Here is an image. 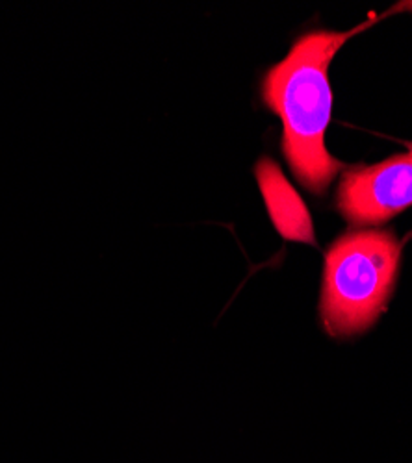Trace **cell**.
<instances>
[{
	"instance_id": "obj_3",
	"label": "cell",
	"mask_w": 412,
	"mask_h": 463,
	"mask_svg": "<svg viewBox=\"0 0 412 463\" xmlns=\"http://www.w3.org/2000/svg\"><path fill=\"white\" fill-rule=\"evenodd\" d=\"M412 206V145L408 152L344 173L336 208L351 226H379Z\"/></svg>"
},
{
	"instance_id": "obj_2",
	"label": "cell",
	"mask_w": 412,
	"mask_h": 463,
	"mask_svg": "<svg viewBox=\"0 0 412 463\" xmlns=\"http://www.w3.org/2000/svg\"><path fill=\"white\" fill-rule=\"evenodd\" d=\"M401 245L394 232L350 230L325 254L320 321L334 339H350L376 326L396 291Z\"/></svg>"
},
{
	"instance_id": "obj_4",
	"label": "cell",
	"mask_w": 412,
	"mask_h": 463,
	"mask_svg": "<svg viewBox=\"0 0 412 463\" xmlns=\"http://www.w3.org/2000/svg\"><path fill=\"white\" fill-rule=\"evenodd\" d=\"M254 173L268 213L279 234L288 241L316 247L312 217L293 185L281 173L279 165L270 158H262L256 164Z\"/></svg>"
},
{
	"instance_id": "obj_1",
	"label": "cell",
	"mask_w": 412,
	"mask_h": 463,
	"mask_svg": "<svg viewBox=\"0 0 412 463\" xmlns=\"http://www.w3.org/2000/svg\"><path fill=\"white\" fill-rule=\"evenodd\" d=\"M364 26L340 32H311L299 37L288 56L275 63L262 80V100L283 121V152L297 180L323 193L344 164L325 146L332 93L329 65L351 35Z\"/></svg>"
}]
</instances>
